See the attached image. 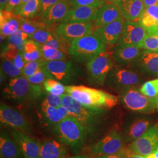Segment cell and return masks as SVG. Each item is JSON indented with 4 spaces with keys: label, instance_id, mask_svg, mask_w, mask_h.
<instances>
[{
    "label": "cell",
    "instance_id": "cell-1",
    "mask_svg": "<svg viewBox=\"0 0 158 158\" xmlns=\"http://www.w3.org/2000/svg\"><path fill=\"white\" fill-rule=\"evenodd\" d=\"M66 93L89 107L110 109L115 107L118 102L117 97L104 91L85 85H67Z\"/></svg>",
    "mask_w": 158,
    "mask_h": 158
},
{
    "label": "cell",
    "instance_id": "cell-2",
    "mask_svg": "<svg viewBox=\"0 0 158 158\" xmlns=\"http://www.w3.org/2000/svg\"><path fill=\"white\" fill-rule=\"evenodd\" d=\"M61 97L62 105L66 108L70 116L78 120L85 128L89 134L93 133L100 123L105 110L87 107L68 94H63Z\"/></svg>",
    "mask_w": 158,
    "mask_h": 158
},
{
    "label": "cell",
    "instance_id": "cell-3",
    "mask_svg": "<svg viewBox=\"0 0 158 158\" xmlns=\"http://www.w3.org/2000/svg\"><path fill=\"white\" fill-rule=\"evenodd\" d=\"M52 130L59 141L76 151L83 147L89 135L85 127L71 116L63 119Z\"/></svg>",
    "mask_w": 158,
    "mask_h": 158
},
{
    "label": "cell",
    "instance_id": "cell-4",
    "mask_svg": "<svg viewBox=\"0 0 158 158\" xmlns=\"http://www.w3.org/2000/svg\"><path fill=\"white\" fill-rule=\"evenodd\" d=\"M43 94L41 85H34L24 76L10 79L3 90L4 97L17 103L35 101Z\"/></svg>",
    "mask_w": 158,
    "mask_h": 158
},
{
    "label": "cell",
    "instance_id": "cell-5",
    "mask_svg": "<svg viewBox=\"0 0 158 158\" xmlns=\"http://www.w3.org/2000/svg\"><path fill=\"white\" fill-rule=\"evenodd\" d=\"M107 46L93 34L74 40L70 43L68 53L79 62H88L106 52Z\"/></svg>",
    "mask_w": 158,
    "mask_h": 158
},
{
    "label": "cell",
    "instance_id": "cell-6",
    "mask_svg": "<svg viewBox=\"0 0 158 158\" xmlns=\"http://www.w3.org/2000/svg\"><path fill=\"white\" fill-rule=\"evenodd\" d=\"M42 68L48 78L56 80L63 84L73 83L80 74L79 69L71 60H45Z\"/></svg>",
    "mask_w": 158,
    "mask_h": 158
},
{
    "label": "cell",
    "instance_id": "cell-7",
    "mask_svg": "<svg viewBox=\"0 0 158 158\" xmlns=\"http://www.w3.org/2000/svg\"><path fill=\"white\" fill-rule=\"evenodd\" d=\"M141 82V77L135 72L121 68H113L105 81L110 88L121 93L136 87Z\"/></svg>",
    "mask_w": 158,
    "mask_h": 158
},
{
    "label": "cell",
    "instance_id": "cell-8",
    "mask_svg": "<svg viewBox=\"0 0 158 158\" xmlns=\"http://www.w3.org/2000/svg\"><path fill=\"white\" fill-rule=\"evenodd\" d=\"M122 102L129 110L141 113L153 112L157 107L158 96L149 97L143 94L136 87L131 88L122 93Z\"/></svg>",
    "mask_w": 158,
    "mask_h": 158
},
{
    "label": "cell",
    "instance_id": "cell-9",
    "mask_svg": "<svg viewBox=\"0 0 158 158\" xmlns=\"http://www.w3.org/2000/svg\"><path fill=\"white\" fill-rule=\"evenodd\" d=\"M113 68L112 56L106 52L87 63V70L90 83L100 85L105 83L108 74Z\"/></svg>",
    "mask_w": 158,
    "mask_h": 158
},
{
    "label": "cell",
    "instance_id": "cell-10",
    "mask_svg": "<svg viewBox=\"0 0 158 158\" xmlns=\"http://www.w3.org/2000/svg\"><path fill=\"white\" fill-rule=\"evenodd\" d=\"M94 24V21L61 23L55 27L54 32L59 38L70 44L74 40L93 34Z\"/></svg>",
    "mask_w": 158,
    "mask_h": 158
},
{
    "label": "cell",
    "instance_id": "cell-11",
    "mask_svg": "<svg viewBox=\"0 0 158 158\" xmlns=\"http://www.w3.org/2000/svg\"><path fill=\"white\" fill-rule=\"evenodd\" d=\"M0 122L1 126L23 132L31 131V124L23 113L5 103H1Z\"/></svg>",
    "mask_w": 158,
    "mask_h": 158
},
{
    "label": "cell",
    "instance_id": "cell-12",
    "mask_svg": "<svg viewBox=\"0 0 158 158\" xmlns=\"http://www.w3.org/2000/svg\"><path fill=\"white\" fill-rule=\"evenodd\" d=\"M147 35V30L139 21H125L118 45L119 47H141Z\"/></svg>",
    "mask_w": 158,
    "mask_h": 158
},
{
    "label": "cell",
    "instance_id": "cell-13",
    "mask_svg": "<svg viewBox=\"0 0 158 158\" xmlns=\"http://www.w3.org/2000/svg\"><path fill=\"white\" fill-rule=\"evenodd\" d=\"M131 152L147 157L158 149V129L151 127L146 132L135 141L132 142L128 147Z\"/></svg>",
    "mask_w": 158,
    "mask_h": 158
},
{
    "label": "cell",
    "instance_id": "cell-14",
    "mask_svg": "<svg viewBox=\"0 0 158 158\" xmlns=\"http://www.w3.org/2000/svg\"><path fill=\"white\" fill-rule=\"evenodd\" d=\"M123 146L122 136L116 130H113L91 147V153L97 156L111 155L122 150Z\"/></svg>",
    "mask_w": 158,
    "mask_h": 158
},
{
    "label": "cell",
    "instance_id": "cell-15",
    "mask_svg": "<svg viewBox=\"0 0 158 158\" xmlns=\"http://www.w3.org/2000/svg\"><path fill=\"white\" fill-rule=\"evenodd\" d=\"M37 115L40 125L52 129L63 119L70 116L63 106L54 107L48 105L43 100L38 109Z\"/></svg>",
    "mask_w": 158,
    "mask_h": 158
},
{
    "label": "cell",
    "instance_id": "cell-16",
    "mask_svg": "<svg viewBox=\"0 0 158 158\" xmlns=\"http://www.w3.org/2000/svg\"><path fill=\"white\" fill-rule=\"evenodd\" d=\"M124 22V19L119 17L107 25L94 28L93 34L101 40L106 46H112L118 42Z\"/></svg>",
    "mask_w": 158,
    "mask_h": 158
},
{
    "label": "cell",
    "instance_id": "cell-17",
    "mask_svg": "<svg viewBox=\"0 0 158 158\" xmlns=\"http://www.w3.org/2000/svg\"><path fill=\"white\" fill-rule=\"evenodd\" d=\"M131 65L142 73L158 74V52L142 51Z\"/></svg>",
    "mask_w": 158,
    "mask_h": 158
},
{
    "label": "cell",
    "instance_id": "cell-18",
    "mask_svg": "<svg viewBox=\"0 0 158 158\" xmlns=\"http://www.w3.org/2000/svg\"><path fill=\"white\" fill-rule=\"evenodd\" d=\"M11 135L16 141L25 158H40V143L19 130H13Z\"/></svg>",
    "mask_w": 158,
    "mask_h": 158
},
{
    "label": "cell",
    "instance_id": "cell-19",
    "mask_svg": "<svg viewBox=\"0 0 158 158\" xmlns=\"http://www.w3.org/2000/svg\"><path fill=\"white\" fill-rule=\"evenodd\" d=\"M101 6H81L72 8L62 23L94 22Z\"/></svg>",
    "mask_w": 158,
    "mask_h": 158
},
{
    "label": "cell",
    "instance_id": "cell-20",
    "mask_svg": "<svg viewBox=\"0 0 158 158\" xmlns=\"http://www.w3.org/2000/svg\"><path fill=\"white\" fill-rule=\"evenodd\" d=\"M71 7L67 0H59L38 19L40 22L52 26L62 23Z\"/></svg>",
    "mask_w": 158,
    "mask_h": 158
},
{
    "label": "cell",
    "instance_id": "cell-21",
    "mask_svg": "<svg viewBox=\"0 0 158 158\" xmlns=\"http://www.w3.org/2000/svg\"><path fill=\"white\" fill-rule=\"evenodd\" d=\"M115 4L125 21H139L145 9L142 0H119Z\"/></svg>",
    "mask_w": 158,
    "mask_h": 158
},
{
    "label": "cell",
    "instance_id": "cell-22",
    "mask_svg": "<svg viewBox=\"0 0 158 158\" xmlns=\"http://www.w3.org/2000/svg\"><path fill=\"white\" fill-rule=\"evenodd\" d=\"M0 156L1 158H25L16 141L6 131L1 132Z\"/></svg>",
    "mask_w": 158,
    "mask_h": 158
},
{
    "label": "cell",
    "instance_id": "cell-23",
    "mask_svg": "<svg viewBox=\"0 0 158 158\" xmlns=\"http://www.w3.org/2000/svg\"><path fill=\"white\" fill-rule=\"evenodd\" d=\"M118 6L115 3L108 2L102 5L94 21V28L107 25L121 17Z\"/></svg>",
    "mask_w": 158,
    "mask_h": 158
},
{
    "label": "cell",
    "instance_id": "cell-24",
    "mask_svg": "<svg viewBox=\"0 0 158 158\" xmlns=\"http://www.w3.org/2000/svg\"><path fill=\"white\" fill-rule=\"evenodd\" d=\"M150 122L144 118L134 119L130 124L127 125L122 136L125 142H132L143 135L149 129Z\"/></svg>",
    "mask_w": 158,
    "mask_h": 158
},
{
    "label": "cell",
    "instance_id": "cell-25",
    "mask_svg": "<svg viewBox=\"0 0 158 158\" xmlns=\"http://www.w3.org/2000/svg\"><path fill=\"white\" fill-rule=\"evenodd\" d=\"M66 145L56 140H47L40 143V158H66L68 157Z\"/></svg>",
    "mask_w": 158,
    "mask_h": 158
},
{
    "label": "cell",
    "instance_id": "cell-26",
    "mask_svg": "<svg viewBox=\"0 0 158 158\" xmlns=\"http://www.w3.org/2000/svg\"><path fill=\"white\" fill-rule=\"evenodd\" d=\"M143 49L138 46L119 47L112 55L113 60L119 67L131 64L138 56Z\"/></svg>",
    "mask_w": 158,
    "mask_h": 158
},
{
    "label": "cell",
    "instance_id": "cell-27",
    "mask_svg": "<svg viewBox=\"0 0 158 158\" xmlns=\"http://www.w3.org/2000/svg\"><path fill=\"white\" fill-rule=\"evenodd\" d=\"M43 45L33 40H28L25 43L23 56L26 62L42 58Z\"/></svg>",
    "mask_w": 158,
    "mask_h": 158
},
{
    "label": "cell",
    "instance_id": "cell-28",
    "mask_svg": "<svg viewBox=\"0 0 158 158\" xmlns=\"http://www.w3.org/2000/svg\"><path fill=\"white\" fill-rule=\"evenodd\" d=\"M53 26L40 21H34L21 17L20 29L29 36L40 29H51Z\"/></svg>",
    "mask_w": 158,
    "mask_h": 158
},
{
    "label": "cell",
    "instance_id": "cell-29",
    "mask_svg": "<svg viewBox=\"0 0 158 158\" xmlns=\"http://www.w3.org/2000/svg\"><path fill=\"white\" fill-rule=\"evenodd\" d=\"M21 17L14 15L4 23H0L1 35L4 37L9 36L20 29Z\"/></svg>",
    "mask_w": 158,
    "mask_h": 158
},
{
    "label": "cell",
    "instance_id": "cell-30",
    "mask_svg": "<svg viewBox=\"0 0 158 158\" xmlns=\"http://www.w3.org/2000/svg\"><path fill=\"white\" fill-rule=\"evenodd\" d=\"M29 40V36L20 29L9 36V44L7 46L14 48L18 51L23 52L26 42Z\"/></svg>",
    "mask_w": 158,
    "mask_h": 158
},
{
    "label": "cell",
    "instance_id": "cell-31",
    "mask_svg": "<svg viewBox=\"0 0 158 158\" xmlns=\"http://www.w3.org/2000/svg\"><path fill=\"white\" fill-rule=\"evenodd\" d=\"M2 56L11 60L18 68L23 69L27 62L24 60L23 56V52L18 51L17 49L12 47L7 46L5 52L2 54Z\"/></svg>",
    "mask_w": 158,
    "mask_h": 158
},
{
    "label": "cell",
    "instance_id": "cell-32",
    "mask_svg": "<svg viewBox=\"0 0 158 158\" xmlns=\"http://www.w3.org/2000/svg\"><path fill=\"white\" fill-rule=\"evenodd\" d=\"M40 0H30L25 4L18 14L23 18L31 19L35 18L38 11Z\"/></svg>",
    "mask_w": 158,
    "mask_h": 158
},
{
    "label": "cell",
    "instance_id": "cell-33",
    "mask_svg": "<svg viewBox=\"0 0 158 158\" xmlns=\"http://www.w3.org/2000/svg\"><path fill=\"white\" fill-rule=\"evenodd\" d=\"M44 87L48 93L61 96L66 93V86L61 82L53 79H47L43 83Z\"/></svg>",
    "mask_w": 158,
    "mask_h": 158
},
{
    "label": "cell",
    "instance_id": "cell-34",
    "mask_svg": "<svg viewBox=\"0 0 158 158\" xmlns=\"http://www.w3.org/2000/svg\"><path fill=\"white\" fill-rule=\"evenodd\" d=\"M57 37V35L54 31H52L51 29H40L29 35V40H33L44 45Z\"/></svg>",
    "mask_w": 158,
    "mask_h": 158
},
{
    "label": "cell",
    "instance_id": "cell-35",
    "mask_svg": "<svg viewBox=\"0 0 158 158\" xmlns=\"http://www.w3.org/2000/svg\"><path fill=\"white\" fill-rule=\"evenodd\" d=\"M67 52L52 48L42 46V58L47 61L65 60Z\"/></svg>",
    "mask_w": 158,
    "mask_h": 158
},
{
    "label": "cell",
    "instance_id": "cell-36",
    "mask_svg": "<svg viewBox=\"0 0 158 158\" xmlns=\"http://www.w3.org/2000/svg\"><path fill=\"white\" fill-rule=\"evenodd\" d=\"M1 69L6 75L11 78H15L23 76L22 70L18 68L11 60L1 56Z\"/></svg>",
    "mask_w": 158,
    "mask_h": 158
},
{
    "label": "cell",
    "instance_id": "cell-37",
    "mask_svg": "<svg viewBox=\"0 0 158 158\" xmlns=\"http://www.w3.org/2000/svg\"><path fill=\"white\" fill-rule=\"evenodd\" d=\"M45 60L43 58L31 61L26 63L24 68L22 69L23 76L27 78L34 75L36 72L42 68Z\"/></svg>",
    "mask_w": 158,
    "mask_h": 158
},
{
    "label": "cell",
    "instance_id": "cell-38",
    "mask_svg": "<svg viewBox=\"0 0 158 158\" xmlns=\"http://www.w3.org/2000/svg\"><path fill=\"white\" fill-rule=\"evenodd\" d=\"M139 91L149 97L158 96V79L150 80L142 85Z\"/></svg>",
    "mask_w": 158,
    "mask_h": 158
},
{
    "label": "cell",
    "instance_id": "cell-39",
    "mask_svg": "<svg viewBox=\"0 0 158 158\" xmlns=\"http://www.w3.org/2000/svg\"><path fill=\"white\" fill-rule=\"evenodd\" d=\"M142 49L148 51L158 52V35L147 34L141 45Z\"/></svg>",
    "mask_w": 158,
    "mask_h": 158
},
{
    "label": "cell",
    "instance_id": "cell-40",
    "mask_svg": "<svg viewBox=\"0 0 158 158\" xmlns=\"http://www.w3.org/2000/svg\"><path fill=\"white\" fill-rule=\"evenodd\" d=\"M72 8L81 6H102L107 2L106 0H67Z\"/></svg>",
    "mask_w": 158,
    "mask_h": 158
},
{
    "label": "cell",
    "instance_id": "cell-41",
    "mask_svg": "<svg viewBox=\"0 0 158 158\" xmlns=\"http://www.w3.org/2000/svg\"><path fill=\"white\" fill-rule=\"evenodd\" d=\"M29 81L34 85H40L45 82L46 80L49 79L45 71L42 68L36 72L34 75L27 77Z\"/></svg>",
    "mask_w": 158,
    "mask_h": 158
},
{
    "label": "cell",
    "instance_id": "cell-42",
    "mask_svg": "<svg viewBox=\"0 0 158 158\" xmlns=\"http://www.w3.org/2000/svg\"><path fill=\"white\" fill-rule=\"evenodd\" d=\"M59 0H40L38 11L35 18L39 19L44 15L51 7L55 5Z\"/></svg>",
    "mask_w": 158,
    "mask_h": 158
},
{
    "label": "cell",
    "instance_id": "cell-43",
    "mask_svg": "<svg viewBox=\"0 0 158 158\" xmlns=\"http://www.w3.org/2000/svg\"><path fill=\"white\" fill-rule=\"evenodd\" d=\"M21 2V0H8L4 10L14 12L17 7L19 6Z\"/></svg>",
    "mask_w": 158,
    "mask_h": 158
},
{
    "label": "cell",
    "instance_id": "cell-44",
    "mask_svg": "<svg viewBox=\"0 0 158 158\" xmlns=\"http://www.w3.org/2000/svg\"><path fill=\"white\" fill-rule=\"evenodd\" d=\"M126 155V149H123L118 152L111 155L98 156L96 158H125Z\"/></svg>",
    "mask_w": 158,
    "mask_h": 158
},
{
    "label": "cell",
    "instance_id": "cell-45",
    "mask_svg": "<svg viewBox=\"0 0 158 158\" xmlns=\"http://www.w3.org/2000/svg\"><path fill=\"white\" fill-rule=\"evenodd\" d=\"M125 158H146L145 157H143L141 155H137L136 153L131 152L130 149H126V155Z\"/></svg>",
    "mask_w": 158,
    "mask_h": 158
},
{
    "label": "cell",
    "instance_id": "cell-46",
    "mask_svg": "<svg viewBox=\"0 0 158 158\" xmlns=\"http://www.w3.org/2000/svg\"><path fill=\"white\" fill-rule=\"evenodd\" d=\"M145 8L151 6H158V0H142Z\"/></svg>",
    "mask_w": 158,
    "mask_h": 158
},
{
    "label": "cell",
    "instance_id": "cell-47",
    "mask_svg": "<svg viewBox=\"0 0 158 158\" xmlns=\"http://www.w3.org/2000/svg\"><path fill=\"white\" fill-rule=\"evenodd\" d=\"M29 1H30V0H21V3H20L19 6L17 7V9L13 12L14 14L15 15H18V14H19V12L20 11V10H21V8L23 7V6L25 4H26L27 2H28Z\"/></svg>",
    "mask_w": 158,
    "mask_h": 158
},
{
    "label": "cell",
    "instance_id": "cell-48",
    "mask_svg": "<svg viewBox=\"0 0 158 158\" xmlns=\"http://www.w3.org/2000/svg\"><path fill=\"white\" fill-rule=\"evenodd\" d=\"M8 0H0V10L1 11L4 10L6 4L7 3Z\"/></svg>",
    "mask_w": 158,
    "mask_h": 158
},
{
    "label": "cell",
    "instance_id": "cell-49",
    "mask_svg": "<svg viewBox=\"0 0 158 158\" xmlns=\"http://www.w3.org/2000/svg\"><path fill=\"white\" fill-rule=\"evenodd\" d=\"M66 158H89L87 156L85 155H81V156H68Z\"/></svg>",
    "mask_w": 158,
    "mask_h": 158
},
{
    "label": "cell",
    "instance_id": "cell-50",
    "mask_svg": "<svg viewBox=\"0 0 158 158\" xmlns=\"http://www.w3.org/2000/svg\"><path fill=\"white\" fill-rule=\"evenodd\" d=\"M146 158H156V156H155V153H151V154L149 155L148 156H147Z\"/></svg>",
    "mask_w": 158,
    "mask_h": 158
},
{
    "label": "cell",
    "instance_id": "cell-51",
    "mask_svg": "<svg viewBox=\"0 0 158 158\" xmlns=\"http://www.w3.org/2000/svg\"><path fill=\"white\" fill-rule=\"evenodd\" d=\"M108 2H112V3H115L118 2L119 0H106Z\"/></svg>",
    "mask_w": 158,
    "mask_h": 158
},
{
    "label": "cell",
    "instance_id": "cell-52",
    "mask_svg": "<svg viewBox=\"0 0 158 158\" xmlns=\"http://www.w3.org/2000/svg\"><path fill=\"white\" fill-rule=\"evenodd\" d=\"M154 153H155V155L156 158H158V149L154 152Z\"/></svg>",
    "mask_w": 158,
    "mask_h": 158
},
{
    "label": "cell",
    "instance_id": "cell-53",
    "mask_svg": "<svg viewBox=\"0 0 158 158\" xmlns=\"http://www.w3.org/2000/svg\"><path fill=\"white\" fill-rule=\"evenodd\" d=\"M156 108H157V110H158V106H157V107H156Z\"/></svg>",
    "mask_w": 158,
    "mask_h": 158
}]
</instances>
